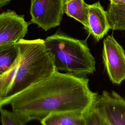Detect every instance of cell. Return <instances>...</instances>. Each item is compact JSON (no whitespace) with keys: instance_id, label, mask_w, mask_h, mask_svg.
<instances>
[{"instance_id":"1","label":"cell","mask_w":125,"mask_h":125,"mask_svg":"<svg viewBox=\"0 0 125 125\" xmlns=\"http://www.w3.org/2000/svg\"><path fill=\"white\" fill-rule=\"evenodd\" d=\"M86 77L56 71L19 94L0 100V106L10 105L12 110L30 121H41L52 113H84L93 106L99 95L90 89Z\"/></svg>"},{"instance_id":"3","label":"cell","mask_w":125,"mask_h":125,"mask_svg":"<svg viewBox=\"0 0 125 125\" xmlns=\"http://www.w3.org/2000/svg\"><path fill=\"white\" fill-rule=\"evenodd\" d=\"M44 41L58 71L81 77L95 71V59L86 40L76 39L58 30Z\"/></svg>"},{"instance_id":"7","label":"cell","mask_w":125,"mask_h":125,"mask_svg":"<svg viewBox=\"0 0 125 125\" xmlns=\"http://www.w3.org/2000/svg\"><path fill=\"white\" fill-rule=\"evenodd\" d=\"M29 22L23 15L7 10L0 14V46L17 44L23 39L28 31Z\"/></svg>"},{"instance_id":"16","label":"cell","mask_w":125,"mask_h":125,"mask_svg":"<svg viewBox=\"0 0 125 125\" xmlns=\"http://www.w3.org/2000/svg\"><path fill=\"white\" fill-rule=\"evenodd\" d=\"M11 0H0V7L1 8L3 6L5 5Z\"/></svg>"},{"instance_id":"4","label":"cell","mask_w":125,"mask_h":125,"mask_svg":"<svg viewBox=\"0 0 125 125\" xmlns=\"http://www.w3.org/2000/svg\"><path fill=\"white\" fill-rule=\"evenodd\" d=\"M64 9V0H31V21L47 31L60 25Z\"/></svg>"},{"instance_id":"14","label":"cell","mask_w":125,"mask_h":125,"mask_svg":"<svg viewBox=\"0 0 125 125\" xmlns=\"http://www.w3.org/2000/svg\"><path fill=\"white\" fill-rule=\"evenodd\" d=\"M83 115L85 125H105L104 120L93 106L85 112Z\"/></svg>"},{"instance_id":"17","label":"cell","mask_w":125,"mask_h":125,"mask_svg":"<svg viewBox=\"0 0 125 125\" xmlns=\"http://www.w3.org/2000/svg\"><path fill=\"white\" fill-rule=\"evenodd\" d=\"M70 0H64V4H65L66 2H68V1H70Z\"/></svg>"},{"instance_id":"13","label":"cell","mask_w":125,"mask_h":125,"mask_svg":"<svg viewBox=\"0 0 125 125\" xmlns=\"http://www.w3.org/2000/svg\"><path fill=\"white\" fill-rule=\"evenodd\" d=\"M2 125H26L30 121L28 117L12 110L10 111L0 106Z\"/></svg>"},{"instance_id":"12","label":"cell","mask_w":125,"mask_h":125,"mask_svg":"<svg viewBox=\"0 0 125 125\" xmlns=\"http://www.w3.org/2000/svg\"><path fill=\"white\" fill-rule=\"evenodd\" d=\"M19 54L17 43L0 46V75L11 69L17 61Z\"/></svg>"},{"instance_id":"8","label":"cell","mask_w":125,"mask_h":125,"mask_svg":"<svg viewBox=\"0 0 125 125\" xmlns=\"http://www.w3.org/2000/svg\"><path fill=\"white\" fill-rule=\"evenodd\" d=\"M88 26L87 32L97 42L110 29L106 11L99 1L88 4Z\"/></svg>"},{"instance_id":"18","label":"cell","mask_w":125,"mask_h":125,"mask_svg":"<svg viewBox=\"0 0 125 125\" xmlns=\"http://www.w3.org/2000/svg\"><path fill=\"white\" fill-rule=\"evenodd\" d=\"M105 125H108L107 123H106V122H105Z\"/></svg>"},{"instance_id":"15","label":"cell","mask_w":125,"mask_h":125,"mask_svg":"<svg viewBox=\"0 0 125 125\" xmlns=\"http://www.w3.org/2000/svg\"><path fill=\"white\" fill-rule=\"evenodd\" d=\"M110 3L115 4H125V0H109Z\"/></svg>"},{"instance_id":"6","label":"cell","mask_w":125,"mask_h":125,"mask_svg":"<svg viewBox=\"0 0 125 125\" xmlns=\"http://www.w3.org/2000/svg\"><path fill=\"white\" fill-rule=\"evenodd\" d=\"M93 106L109 125H125V99L114 91H103Z\"/></svg>"},{"instance_id":"11","label":"cell","mask_w":125,"mask_h":125,"mask_svg":"<svg viewBox=\"0 0 125 125\" xmlns=\"http://www.w3.org/2000/svg\"><path fill=\"white\" fill-rule=\"evenodd\" d=\"M106 12L110 29L125 30V4L110 3Z\"/></svg>"},{"instance_id":"9","label":"cell","mask_w":125,"mask_h":125,"mask_svg":"<svg viewBox=\"0 0 125 125\" xmlns=\"http://www.w3.org/2000/svg\"><path fill=\"white\" fill-rule=\"evenodd\" d=\"M40 122L42 125H85L83 113L74 111L52 113Z\"/></svg>"},{"instance_id":"10","label":"cell","mask_w":125,"mask_h":125,"mask_svg":"<svg viewBox=\"0 0 125 125\" xmlns=\"http://www.w3.org/2000/svg\"><path fill=\"white\" fill-rule=\"evenodd\" d=\"M64 13L79 21L88 30V4L84 0H71L64 4Z\"/></svg>"},{"instance_id":"2","label":"cell","mask_w":125,"mask_h":125,"mask_svg":"<svg viewBox=\"0 0 125 125\" xmlns=\"http://www.w3.org/2000/svg\"><path fill=\"white\" fill-rule=\"evenodd\" d=\"M17 44V61L10 69L0 75V100L17 95L58 71L44 40L23 39Z\"/></svg>"},{"instance_id":"5","label":"cell","mask_w":125,"mask_h":125,"mask_svg":"<svg viewBox=\"0 0 125 125\" xmlns=\"http://www.w3.org/2000/svg\"><path fill=\"white\" fill-rule=\"evenodd\" d=\"M102 57L111 82L120 84L125 80V52L112 35L107 36L104 40Z\"/></svg>"}]
</instances>
